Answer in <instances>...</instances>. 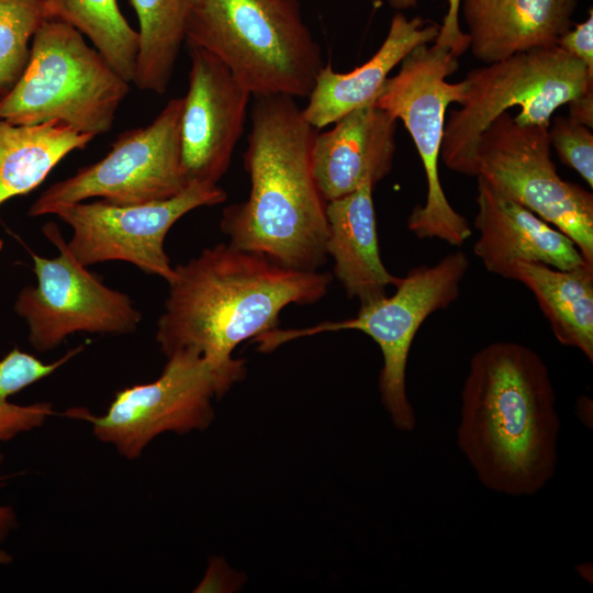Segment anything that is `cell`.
<instances>
[{"mask_svg":"<svg viewBox=\"0 0 593 593\" xmlns=\"http://www.w3.org/2000/svg\"><path fill=\"white\" fill-rule=\"evenodd\" d=\"M550 148L548 126L504 112L479 137L475 177L564 233L593 265V195L558 175Z\"/></svg>","mask_w":593,"mask_h":593,"instance_id":"obj_10","label":"cell"},{"mask_svg":"<svg viewBox=\"0 0 593 593\" xmlns=\"http://www.w3.org/2000/svg\"><path fill=\"white\" fill-rule=\"evenodd\" d=\"M512 280L522 282L537 300L557 340L593 360V265L570 269L521 262Z\"/></svg>","mask_w":593,"mask_h":593,"instance_id":"obj_20","label":"cell"},{"mask_svg":"<svg viewBox=\"0 0 593 593\" xmlns=\"http://www.w3.org/2000/svg\"><path fill=\"white\" fill-rule=\"evenodd\" d=\"M160 376L115 393L103 415L72 407L64 416L85 419L93 435L127 458H138L145 447L166 432L204 430L214 418L212 400L242 380L246 369H222L194 349L170 354Z\"/></svg>","mask_w":593,"mask_h":593,"instance_id":"obj_9","label":"cell"},{"mask_svg":"<svg viewBox=\"0 0 593 593\" xmlns=\"http://www.w3.org/2000/svg\"><path fill=\"white\" fill-rule=\"evenodd\" d=\"M478 179V213L474 227L479 238L473 253L485 269L512 280L521 262L544 264L570 269L585 261L574 242L521 203L504 197L483 179Z\"/></svg>","mask_w":593,"mask_h":593,"instance_id":"obj_15","label":"cell"},{"mask_svg":"<svg viewBox=\"0 0 593 593\" xmlns=\"http://www.w3.org/2000/svg\"><path fill=\"white\" fill-rule=\"evenodd\" d=\"M458 67V57L447 48L435 43L416 46L374 99L377 107L404 123L425 171L426 201L412 210L409 230L421 239L437 238L454 246L472 234L468 220L449 203L439 178L446 112L449 104H460L467 92L463 80H446Z\"/></svg>","mask_w":593,"mask_h":593,"instance_id":"obj_8","label":"cell"},{"mask_svg":"<svg viewBox=\"0 0 593 593\" xmlns=\"http://www.w3.org/2000/svg\"><path fill=\"white\" fill-rule=\"evenodd\" d=\"M466 98L445 122L440 158L450 170L475 176L482 132L513 107L519 125L549 126L553 113L593 91V72L558 45L532 48L470 70Z\"/></svg>","mask_w":593,"mask_h":593,"instance_id":"obj_6","label":"cell"},{"mask_svg":"<svg viewBox=\"0 0 593 593\" xmlns=\"http://www.w3.org/2000/svg\"><path fill=\"white\" fill-rule=\"evenodd\" d=\"M226 198L219 184L194 181L166 200L119 205L96 199L64 206L54 215L71 228L67 246L80 264L125 261L168 282L175 273L165 250L169 230L187 213Z\"/></svg>","mask_w":593,"mask_h":593,"instance_id":"obj_13","label":"cell"},{"mask_svg":"<svg viewBox=\"0 0 593 593\" xmlns=\"http://www.w3.org/2000/svg\"><path fill=\"white\" fill-rule=\"evenodd\" d=\"M16 525V516L11 506L0 505V542H2L9 533Z\"/></svg>","mask_w":593,"mask_h":593,"instance_id":"obj_30","label":"cell"},{"mask_svg":"<svg viewBox=\"0 0 593 593\" xmlns=\"http://www.w3.org/2000/svg\"><path fill=\"white\" fill-rule=\"evenodd\" d=\"M438 32L436 23L396 13L384 41L368 61L349 72H337L331 65L321 68L302 109L304 119L320 130L373 101L392 69L416 46L434 43Z\"/></svg>","mask_w":593,"mask_h":593,"instance_id":"obj_18","label":"cell"},{"mask_svg":"<svg viewBox=\"0 0 593 593\" xmlns=\"http://www.w3.org/2000/svg\"><path fill=\"white\" fill-rule=\"evenodd\" d=\"M578 0H461L469 48L483 64L557 45L571 29Z\"/></svg>","mask_w":593,"mask_h":593,"instance_id":"obj_17","label":"cell"},{"mask_svg":"<svg viewBox=\"0 0 593 593\" xmlns=\"http://www.w3.org/2000/svg\"><path fill=\"white\" fill-rule=\"evenodd\" d=\"M184 42L222 60L251 96L307 98L324 66L298 0H194Z\"/></svg>","mask_w":593,"mask_h":593,"instance_id":"obj_4","label":"cell"},{"mask_svg":"<svg viewBox=\"0 0 593 593\" xmlns=\"http://www.w3.org/2000/svg\"><path fill=\"white\" fill-rule=\"evenodd\" d=\"M333 127L317 133L313 174L326 202L354 192L365 181L385 178L396 150L398 120L374 100L345 114Z\"/></svg>","mask_w":593,"mask_h":593,"instance_id":"obj_16","label":"cell"},{"mask_svg":"<svg viewBox=\"0 0 593 593\" xmlns=\"http://www.w3.org/2000/svg\"><path fill=\"white\" fill-rule=\"evenodd\" d=\"M332 281L328 272L293 269L217 244L175 267L156 340L166 356L189 348L215 367L246 369L243 359L233 358L234 349L277 328L284 307L321 300Z\"/></svg>","mask_w":593,"mask_h":593,"instance_id":"obj_2","label":"cell"},{"mask_svg":"<svg viewBox=\"0 0 593 593\" xmlns=\"http://www.w3.org/2000/svg\"><path fill=\"white\" fill-rule=\"evenodd\" d=\"M561 422L547 365L516 342H494L470 360L457 446L480 483L507 496L541 491L558 467Z\"/></svg>","mask_w":593,"mask_h":593,"instance_id":"obj_1","label":"cell"},{"mask_svg":"<svg viewBox=\"0 0 593 593\" xmlns=\"http://www.w3.org/2000/svg\"><path fill=\"white\" fill-rule=\"evenodd\" d=\"M373 187L367 180L354 192L326 203V254L333 258L334 275L348 298L360 304L387 295V288L400 280L380 256Z\"/></svg>","mask_w":593,"mask_h":593,"instance_id":"obj_19","label":"cell"},{"mask_svg":"<svg viewBox=\"0 0 593 593\" xmlns=\"http://www.w3.org/2000/svg\"><path fill=\"white\" fill-rule=\"evenodd\" d=\"M182 105L183 98H172L150 124L120 134L103 158L45 189L29 215L55 214L89 199L128 205L180 193L189 184L181 166Z\"/></svg>","mask_w":593,"mask_h":593,"instance_id":"obj_11","label":"cell"},{"mask_svg":"<svg viewBox=\"0 0 593 593\" xmlns=\"http://www.w3.org/2000/svg\"><path fill=\"white\" fill-rule=\"evenodd\" d=\"M46 20L45 0H0V99L21 77L32 40Z\"/></svg>","mask_w":593,"mask_h":593,"instance_id":"obj_24","label":"cell"},{"mask_svg":"<svg viewBox=\"0 0 593 593\" xmlns=\"http://www.w3.org/2000/svg\"><path fill=\"white\" fill-rule=\"evenodd\" d=\"M139 29V51L132 83L164 94L186 41V26L194 0H130Z\"/></svg>","mask_w":593,"mask_h":593,"instance_id":"obj_22","label":"cell"},{"mask_svg":"<svg viewBox=\"0 0 593 593\" xmlns=\"http://www.w3.org/2000/svg\"><path fill=\"white\" fill-rule=\"evenodd\" d=\"M389 5L395 10H405L416 5L417 0H387ZM448 11L444 16L443 24L435 44L450 51L456 57L461 56L469 49V35L462 31L459 22L461 0H447Z\"/></svg>","mask_w":593,"mask_h":593,"instance_id":"obj_27","label":"cell"},{"mask_svg":"<svg viewBox=\"0 0 593 593\" xmlns=\"http://www.w3.org/2000/svg\"><path fill=\"white\" fill-rule=\"evenodd\" d=\"M130 83L76 29L46 20L21 77L0 99V119L25 125L56 121L96 137L112 128Z\"/></svg>","mask_w":593,"mask_h":593,"instance_id":"obj_5","label":"cell"},{"mask_svg":"<svg viewBox=\"0 0 593 593\" xmlns=\"http://www.w3.org/2000/svg\"><path fill=\"white\" fill-rule=\"evenodd\" d=\"M569 116L574 121L593 127V91H589L568 103Z\"/></svg>","mask_w":593,"mask_h":593,"instance_id":"obj_29","label":"cell"},{"mask_svg":"<svg viewBox=\"0 0 593 593\" xmlns=\"http://www.w3.org/2000/svg\"><path fill=\"white\" fill-rule=\"evenodd\" d=\"M11 560H12L11 555H9V552L0 549V564L10 563Z\"/></svg>","mask_w":593,"mask_h":593,"instance_id":"obj_31","label":"cell"},{"mask_svg":"<svg viewBox=\"0 0 593 593\" xmlns=\"http://www.w3.org/2000/svg\"><path fill=\"white\" fill-rule=\"evenodd\" d=\"M550 146L560 160L593 188V134L570 116H556L548 126Z\"/></svg>","mask_w":593,"mask_h":593,"instance_id":"obj_25","label":"cell"},{"mask_svg":"<svg viewBox=\"0 0 593 593\" xmlns=\"http://www.w3.org/2000/svg\"><path fill=\"white\" fill-rule=\"evenodd\" d=\"M45 1L48 20H58L76 29L120 76L132 83L139 34L121 12L118 0Z\"/></svg>","mask_w":593,"mask_h":593,"instance_id":"obj_23","label":"cell"},{"mask_svg":"<svg viewBox=\"0 0 593 593\" xmlns=\"http://www.w3.org/2000/svg\"><path fill=\"white\" fill-rule=\"evenodd\" d=\"M558 46L581 60L593 72V12L589 18L566 32L557 43Z\"/></svg>","mask_w":593,"mask_h":593,"instance_id":"obj_28","label":"cell"},{"mask_svg":"<svg viewBox=\"0 0 593 593\" xmlns=\"http://www.w3.org/2000/svg\"><path fill=\"white\" fill-rule=\"evenodd\" d=\"M468 269V256L456 250L433 266L411 269L400 278L392 295L360 304L354 317L296 329L277 327L257 336L254 342L259 351L270 353L290 340L325 332L349 329L366 334L379 346L383 358L379 376L381 402L399 430L412 432L416 415L406 392L411 346L425 320L458 299Z\"/></svg>","mask_w":593,"mask_h":593,"instance_id":"obj_7","label":"cell"},{"mask_svg":"<svg viewBox=\"0 0 593 593\" xmlns=\"http://www.w3.org/2000/svg\"><path fill=\"white\" fill-rule=\"evenodd\" d=\"M58 256L42 257L32 250L35 286L24 287L14 302L15 313L29 328V342L46 353L74 333L125 335L136 331L142 313L127 294L109 288L70 253L54 222L43 226Z\"/></svg>","mask_w":593,"mask_h":593,"instance_id":"obj_12","label":"cell"},{"mask_svg":"<svg viewBox=\"0 0 593 593\" xmlns=\"http://www.w3.org/2000/svg\"><path fill=\"white\" fill-rule=\"evenodd\" d=\"M11 395L12 393L0 384V444L42 426L46 418L54 414L53 405L48 402L19 405L9 401ZM1 461L0 454V463Z\"/></svg>","mask_w":593,"mask_h":593,"instance_id":"obj_26","label":"cell"},{"mask_svg":"<svg viewBox=\"0 0 593 593\" xmlns=\"http://www.w3.org/2000/svg\"><path fill=\"white\" fill-rule=\"evenodd\" d=\"M93 138L56 121L25 125L0 119V205L36 189L66 156Z\"/></svg>","mask_w":593,"mask_h":593,"instance_id":"obj_21","label":"cell"},{"mask_svg":"<svg viewBox=\"0 0 593 593\" xmlns=\"http://www.w3.org/2000/svg\"><path fill=\"white\" fill-rule=\"evenodd\" d=\"M253 98L243 155L250 191L245 201L223 210L221 230L235 247L293 269L317 270L327 258V202L312 163L318 130L293 97Z\"/></svg>","mask_w":593,"mask_h":593,"instance_id":"obj_3","label":"cell"},{"mask_svg":"<svg viewBox=\"0 0 593 593\" xmlns=\"http://www.w3.org/2000/svg\"><path fill=\"white\" fill-rule=\"evenodd\" d=\"M190 71L180 120L183 175L217 184L242 137L251 93L210 52L189 46Z\"/></svg>","mask_w":593,"mask_h":593,"instance_id":"obj_14","label":"cell"}]
</instances>
